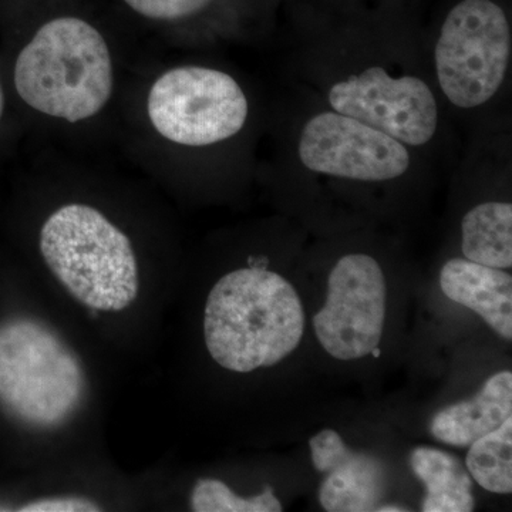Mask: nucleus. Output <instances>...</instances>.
Returning <instances> with one entry per match:
<instances>
[{"label": "nucleus", "mask_w": 512, "mask_h": 512, "mask_svg": "<svg viewBox=\"0 0 512 512\" xmlns=\"http://www.w3.org/2000/svg\"><path fill=\"white\" fill-rule=\"evenodd\" d=\"M303 330L305 312L298 292L265 265L228 272L208 293L205 348L229 372L278 365L298 348Z\"/></svg>", "instance_id": "f257e3e1"}, {"label": "nucleus", "mask_w": 512, "mask_h": 512, "mask_svg": "<svg viewBox=\"0 0 512 512\" xmlns=\"http://www.w3.org/2000/svg\"><path fill=\"white\" fill-rule=\"evenodd\" d=\"M39 252L60 289L86 312L119 315L140 298L133 242L92 205L72 202L53 211L40 228Z\"/></svg>", "instance_id": "f03ea898"}, {"label": "nucleus", "mask_w": 512, "mask_h": 512, "mask_svg": "<svg viewBox=\"0 0 512 512\" xmlns=\"http://www.w3.org/2000/svg\"><path fill=\"white\" fill-rule=\"evenodd\" d=\"M15 87L30 109L46 116L69 123L90 119L113 94L109 46L82 19L50 20L19 53Z\"/></svg>", "instance_id": "7ed1b4c3"}, {"label": "nucleus", "mask_w": 512, "mask_h": 512, "mask_svg": "<svg viewBox=\"0 0 512 512\" xmlns=\"http://www.w3.org/2000/svg\"><path fill=\"white\" fill-rule=\"evenodd\" d=\"M86 393L82 362L36 318H0V416L15 427L46 431L66 423Z\"/></svg>", "instance_id": "20e7f679"}, {"label": "nucleus", "mask_w": 512, "mask_h": 512, "mask_svg": "<svg viewBox=\"0 0 512 512\" xmlns=\"http://www.w3.org/2000/svg\"><path fill=\"white\" fill-rule=\"evenodd\" d=\"M511 57V29L491 0H463L448 13L436 45L441 90L454 106L473 109L503 86Z\"/></svg>", "instance_id": "39448f33"}, {"label": "nucleus", "mask_w": 512, "mask_h": 512, "mask_svg": "<svg viewBox=\"0 0 512 512\" xmlns=\"http://www.w3.org/2000/svg\"><path fill=\"white\" fill-rule=\"evenodd\" d=\"M148 117L171 143L207 147L234 137L248 119V100L234 77L200 66L175 67L156 80Z\"/></svg>", "instance_id": "423d86ee"}, {"label": "nucleus", "mask_w": 512, "mask_h": 512, "mask_svg": "<svg viewBox=\"0 0 512 512\" xmlns=\"http://www.w3.org/2000/svg\"><path fill=\"white\" fill-rule=\"evenodd\" d=\"M384 318L382 266L369 255L343 256L330 272L325 306L313 318L320 345L335 359H362L379 346Z\"/></svg>", "instance_id": "0eeeda50"}, {"label": "nucleus", "mask_w": 512, "mask_h": 512, "mask_svg": "<svg viewBox=\"0 0 512 512\" xmlns=\"http://www.w3.org/2000/svg\"><path fill=\"white\" fill-rule=\"evenodd\" d=\"M329 103L336 113L377 128L404 146L429 143L439 124L430 87L414 76L394 79L382 67H370L333 84Z\"/></svg>", "instance_id": "6e6552de"}, {"label": "nucleus", "mask_w": 512, "mask_h": 512, "mask_svg": "<svg viewBox=\"0 0 512 512\" xmlns=\"http://www.w3.org/2000/svg\"><path fill=\"white\" fill-rule=\"evenodd\" d=\"M299 158L311 171L356 181H389L409 170L406 146L362 121L326 111L303 127Z\"/></svg>", "instance_id": "1a4fd4ad"}, {"label": "nucleus", "mask_w": 512, "mask_h": 512, "mask_svg": "<svg viewBox=\"0 0 512 512\" xmlns=\"http://www.w3.org/2000/svg\"><path fill=\"white\" fill-rule=\"evenodd\" d=\"M313 467L326 474L319 500L325 511H376L386 487V471L377 458L355 453L335 430H322L311 441Z\"/></svg>", "instance_id": "9d476101"}, {"label": "nucleus", "mask_w": 512, "mask_h": 512, "mask_svg": "<svg viewBox=\"0 0 512 512\" xmlns=\"http://www.w3.org/2000/svg\"><path fill=\"white\" fill-rule=\"evenodd\" d=\"M441 291L476 312L501 338L512 339V276L498 268L450 259L441 269Z\"/></svg>", "instance_id": "9b49d317"}, {"label": "nucleus", "mask_w": 512, "mask_h": 512, "mask_svg": "<svg viewBox=\"0 0 512 512\" xmlns=\"http://www.w3.org/2000/svg\"><path fill=\"white\" fill-rule=\"evenodd\" d=\"M512 416V373L500 372L473 399L448 406L434 416L431 434L441 443L468 447Z\"/></svg>", "instance_id": "f8f14e48"}, {"label": "nucleus", "mask_w": 512, "mask_h": 512, "mask_svg": "<svg viewBox=\"0 0 512 512\" xmlns=\"http://www.w3.org/2000/svg\"><path fill=\"white\" fill-rule=\"evenodd\" d=\"M410 464L426 488L424 512L474 510L473 480L456 457L437 448L419 447L413 451Z\"/></svg>", "instance_id": "ddd939ff"}, {"label": "nucleus", "mask_w": 512, "mask_h": 512, "mask_svg": "<svg viewBox=\"0 0 512 512\" xmlns=\"http://www.w3.org/2000/svg\"><path fill=\"white\" fill-rule=\"evenodd\" d=\"M461 251L476 264L505 269L512 266V205L485 202L468 211L461 222Z\"/></svg>", "instance_id": "4468645a"}, {"label": "nucleus", "mask_w": 512, "mask_h": 512, "mask_svg": "<svg viewBox=\"0 0 512 512\" xmlns=\"http://www.w3.org/2000/svg\"><path fill=\"white\" fill-rule=\"evenodd\" d=\"M468 447L466 466L477 484L490 493L511 494L512 417Z\"/></svg>", "instance_id": "2eb2a0df"}, {"label": "nucleus", "mask_w": 512, "mask_h": 512, "mask_svg": "<svg viewBox=\"0 0 512 512\" xmlns=\"http://www.w3.org/2000/svg\"><path fill=\"white\" fill-rule=\"evenodd\" d=\"M190 507L197 512H279L282 504L266 487L261 494L242 497L228 487L224 481L202 478L191 490Z\"/></svg>", "instance_id": "dca6fc26"}, {"label": "nucleus", "mask_w": 512, "mask_h": 512, "mask_svg": "<svg viewBox=\"0 0 512 512\" xmlns=\"http://www.w3.org/2000/svg\"><path fill=\"white\" fill-rule=\"evenodd\" d=\"M12 510L25 512H90L101 511L99 501L82 494L45 495L30 498L28 501L13 505Z\"/></svg>", "instance_id": "f3484780"}, {"label": "nucleus", "mask_w": 512, "mask_h": 512, "mask_svg": "<svg viewBox=\"0 0 512 512\" xmlns=\"http://www.w3.org/2000/svg\"><path fill=\"white\" fill-rule=\"evenodd\" d=\"M148 19L174 20L200 12L211 0H124Z\"/></svg>", "instance_id": "a211bd4d"}, {"label": "nucleus", "mask_w": 512, "mask_h": 512, "mask_svg": "<svg viewBox=\"0 0 512 512\" xmlns=\"http://www.w3.org/2000/svg\"><path fill=\"white\" fill-rule=\"evenodd\" d=\"M376 511L380 512H403L407 511L406 508L399 507V505H382V507L376 508Z\"/></svg>", "instance_id": "6ab92c4d"}, {"label": "nucleus", "mask_w": 512, "mask_h": 512, "mask_svg": "<svg viewBox=\"0 0 512 512\" xmlns=\"http://www.w3.org/2000/svg\"><path fill=\"white\" fill-rule=\"evenodd\" d=\"M3 109H5V96H3L2 83H0V120H2Z\"/></svg>", "instance_id": "aec40b11"}]
</instances>
